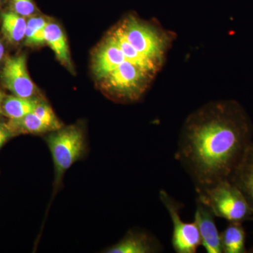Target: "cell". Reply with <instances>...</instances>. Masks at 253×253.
Returning <instances> with one entry per match:
<instances>
[{"label": "cell", "mask_w": 253, "mask_h": 253, "mask_svg": "<svg viewBox=\"0 0 253 253\" xmlns=\"http://www.w3.org/2000/svg\"><path fill=\"white\" fill-rule=\"evenodd\" d=\"M253 134L252 122L239 102L211 101L186 118L175 159L200 192L229 179L252 142Z\"/></svg>", "instance_id": "obj_1"}, {"label": "cell", "mask_w": 253, "mask_h": 253, "mask_svg": "<svg viewBox=\"0 0 253 253\" xmlns=\"http://www.w3.org/2000/svg\"><path fill=\"white\" fill-rule=\"evenodd\" d=\"M45 141L54 162V188L56 191L65 172L86 154L85 131L78 124L62 126L49 132Z\"/></svg>", "instance_id": "obj_2"}, {"label": "cell", "mask_w": 253, "mask_h": 253, "mask_svg": "<svg viewBox=\"0 0 253 253\" xmlns=\"http://www.w3.org/2000/svg\"><path fill=\"white\" fill-rule=\"evenodd\" d=\"M197 199L211 208L215 217L228 222L253 221V210L241 190L224 179L198 192Z\"/></svg>", "instance_id": "obj_3"}, {"label": "cell", "mask_w": 253, "mask_h": 253, "mask_svg": "<svg viewBox=\"0 0 253 253\" xmlns=\"http://www.w3.org/2000/svg\"><path fill=\"white\" fill-rule=\"evenodd\" d=\"M173 225L172 245L176 253H196L201 246V239L195 221L186 222L181 219L180 211L183 205L173 199L165 190L159 193Z\"/></svg>", "instance_id": "obj_4"}, {"label": "cell", "mask_w": 253, "mask_h": 253, "mask_svg": "<svg viewBox=\"0 0 253 253\" xmlns=\"http://www.w3.org/2000/svg\"><path fill=\"white\" fill-rule=\"evenodd\" d=\"M4 86L13 95L26 99H42L40 96L26 66L25 55L9 57L6 59L1 73Z\"/></svg>", "instance_id": "obj_5"}, {"label": "cell", "mask_w": 253, "mask_h": 253, "mask_svg": "<svg viewBox=\"0 0 253 253\" xmlns=\"http://www.w3.org/2000/svg\"><path fill=\"white\" fill-rule=\"evenodd\" d=\"M214 213L211 208L199 199H196L194 221L199 229L201 239V246L206 253H222L221 234L218 231Z\"/></svg>", "instance_id": "obj_6"}, {"label": "cell", "mask_w": 253, "mask_h": 253, "mask_svg": "<svg viewBox=\"0 0 253 253\" xmlns=\"http://www.w3.org/2000/svg\"><path fill=\"white\" fill-rule=\"evenodd\" d=\"M124 62V56L117 41L109 32L93 57V71L99 81L104 79Z\"/></svg>", "instance_id": "obj_7"}, {"label": "cell", "mask_w": 253, "mask_h": 253, "mask_svg": "<svg viewBox=\"0 0 253 253\" xmlns=\"http://www.w3.org/2000/svg\"><path fill=\"white\" fill-rule=\"evenodd\" d=\"M163 251L162 244L152 234L131 229L117 244L103 251L106 253H156Z\"/></svg>", "instance_id": "obj_8"}, {"label": "cell", "mask_w": 253, "mask_h": 253, "mask_svg": "<svg viewBox=\"0 0 253 253\" xmlns=\"http://www.w3.org/2000/svg\"><path fill=\"white\" fill-rule=\"evenodd\" d=\"M229 180L237 186L253 210V142L248 146Z\"/></svg>", "instance_id": "obj_9"}, {"label": "cell", "mask_w": 253, "mask_h": 253, "mask_svg": "<svg viewBox=\"0 0 253 253\" xmlns=\"http://www.w3.org/2000/svg\"><path fill=\"white\" fill-rule=\"evenodd\" d=\"M45 42L54 51L60 62L64 65L68 69L73 71V64L70 56L67 40L63 30L57 23L49 21L46 24Z\"/></svg>", "instance_id": "obj_10"}, {"label": "cell", "mask_w": 253, "mask_h": 253, "mask_svg": "<svg viewBox=\"0 0 253 253\" xmlns=\"http://www.w3.org/2000/svg\"><path fill=\"white\" fill-rule=\"evenodd\" d=\"M246 232L243 223L229 222L221 233V244L224 253H246Z\"/></svg>", "instance_id": "obj_11"}, {"label": "cell", "mask_w": 253, "mask_h": 253, "mask_svg": "<svg viewBox=\"0 0 253 253\" xmlns=\"http://www.w3.org/2000/svg\"><path fill=\"white\" fill-rule=\"evenodd\" d=\"M8 125L15 135L19 134H49L54 129L42 121L35 113H31L18 119L9 120Z\"/></svg>", "instance_id": "obj_12"}, {"label": "cell", "mask_w": 253, "mask_h": 253, "mask_svg": "<svg viewBox=\"0 0 253 253\" xmlns=\"http://www.w3.org/2000/svg\"><path fill=\"white\" fill-rule=\"evenodd\" d=\"M27 21L12 10L1 14V30L5 38L10 42H20L25 38Z\"/></svg>", "instance_id": "obj_13"}, {"label": "cell", "mask_w": 253, "mask_h": 253, "mask_svg": "<svg viewBox=\"0 0 253 253\" xmlns=\"http://www.w3.org/2000/svg\"><path fill=\"white\" fill-rule=\"evenodd\" d=\"M41 99H26L15 95L5 96L2 102V114L9 120L18 119L33 113Z\"/></svg>", "instance_id": "obj_14"}, {"label": "cell", "mask_w": 253, "mask_h": 253, "mask_svg": "<svg viewBox=\"0 0 253 253\" xmlns=\"http://www.w3.org/2000/svg\"><path fill=\"white\" fill-rule=\"evenodd\" d=\"M33 113L41 118L42 121L49 125L54 131L57 130L63 126L62 123L56 117L51 106L44 100L41 99L38 101Z\"/></svg>", "instance_id": "obj_15"}, {"label": "cell", "mask_w": 253, "mask_h": 253, "mask_svg": "<svg viewBox=\"0 0 253 253\" xmlns=\"http://www.w3.org/2000/svg\"><path fill=\"white\" fill-rule=\"evenodd\" d=\"M11 10L24 18L35 16L37 12L36 5L33 0H10Z\"/></svg>", "instance_id": "obj_16"}, {"label": "cell", "mask_w": 253, "mask_h": 253, "mask_svg": "<svg viewBox=\"0 0 253 253\" xmlns=\"http://www.w3.org/2000/svg\"><path fill=\"white\" fill-rule=\"evenodd\" d=\"M49 21V19L44 16H33L30 17L26 26V35H25L26 41L30 39L37 31L45 27Z\"/></svg>", "instance_id": "obj_17"}, {"label": "cell", "mask_w": 253, "mask_h": 253, "mask_svg": "<svg viewBox=\"0 0 253 253\" xmlns=\"http://www.w3.org/2000/svg\"><path fill=\"white\" fill-rule=\"evenodd\" d=\"M16 136L7 123H0V149L11 138Z\"/></svg>", "instance_id": "obj_18"}, {"label": "cell", "mask_w": 253, "mask_h": 253, "mask_svg": "<svg viewBox=\"0 0 253 253\" xmlns=\"http://www.w3.org/2000/svg\"><path fill=\"white\" fill-rule=\"evenodd\" d=\"M5 95L4 93H3V91L0 89V118H1V116H3L2 114V102L3 100H4Z\"/></svg>", "instance_id": "obj_19"}, {"label": "cell", "mask_w": 253, "mask_h": 253, "mask_svg": "<svg viewBox=\"0 0 253 253\" xmlns=\"http://www.w3.org/2000/svg\"><path fill=\"white\" fill-rule=\"evenodd\" d=\"M4 45H3L2 43L0 42V61H1V59H2L3 55H4Z\"/></svg>", "instance_id": "obj_20"}, {"label": "cell", "mask_w": 253, "mask_h": 253, "mask_svg": "<svg viewBox=\"0 0 253 253\" xmlns=\"http://www.w3.org/2000/svg\"><path fill=\"white\" fill-rule=\"evenodd\" d=\"M1 3H2V0H0V6H1Z\"/></svg>", "instance_id": "obj_21"}]
</instances>
